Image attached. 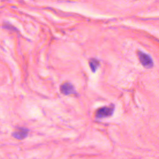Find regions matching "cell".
<instances>
[{
  "label": "cell",
  "instance_id": "4",
  "mask_svg": "<svg viewBox=\"0 0 159 159\" xmlns=\"http://www.w3.org/2000/svg\"><path fill=\"white\" fill-rule=\"evenodd\" d=\"M29 130L25 127H20L14 131L12 135L17 139L22 140L25 139L28 135Z\"/></svg>",
  "mask_w": 159,
  "mask_h": 159
},
{
  "label": "cell",
  "instance_id": "1",
  "mask_svg": "<svg viewBox=\"0 0 159 159\" xmlns=\"http://www.w3.org/2000/svg\"><path fill=\"white\" fill-rule=\"evenodd\" d=\"M137 55L139 61L143 67L146 68H151L153 67V61L150 55L141 51H139Z\"/></svg>",
  "mask_w": 159,
  "mask_h": 159
},
{
  "label": "cell",
  "instance_id": "5",
  "mask_svg": "<svg viewBox=\"0 0 159 159\" xmlns=\"http://www.w3.org/2000/svg\"><path fill=\"white\" fill-rule=\"evenodd\" d=\"M89 65L90 66V68L91 71L94 73L96 70L98 68V67L100 66V62L96 58H91L89 61Z\"/></svg>",
  "mask_w": 159,
  "mask_h": 159
},
{
  "label": "cell",
  "instance_id": "2",
  "mask_svg": "<svg viewBox=\"0 0 159 159\" xmlns=\"http://www.w3.org/2000/svg\"><path fill=\"white\" fill-rule=\"evenodd\" d=\"M114 110V106L113 105L111 106H104L101 107L96 112V117L99 119H102L111 116L112 115Z\"/></svg>",
  "mask_w": 159,
  "mask_h": 159
},
{
  "label": "cell",
  "instance_id": "3",
  "mask_svg": "<svg viewBox=\"0 0 159 159\" xmlns=\"http://www.w3.org/2000/svg\"><path fill=\"white\" fill-rule=\"evenodd\" d=\"M60 91L61 93L65 95H70V94H74L76 93V90L73 85L69 83L66 82L63 83L60 86Z\"/></svg>",
  "mask_w": 159,
  "mask_h": 159
}]
</instances>
